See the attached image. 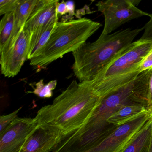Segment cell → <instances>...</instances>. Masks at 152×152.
Returning a JSON list of instances; mask_svg holds the SVG:
<instances>
[{
	"mask_svg": "<svg viewBox=\"0 0 152 152\" xmlns=\"http://www.w3.org/2000/svg\"><path fill=\"white\" fill-rule=\"evenodd\" d=\"M102 99L88 83L73 80L52 104L41 107L34 119L38 126L51 128L64 138L88 122Z\"/></svg>",
	"mask_w": 152,
	"mask_h": 152,
	"instance_id": "obj_1",
	"label": "cell"
},
{
	"mask_svg": "<svg viewBox=\"0 0 152 152\" xmlns=\"http://www.w3.org/2000/svg\"><path fill=\"white\" fill-rule=\"evenodd\" d=\"M144 30H121L112 34H100L93 42L86 43L73 52V71L80 82L93 80L100 71L122 53Z\"/></svg>",
	"mask_w": 152,
	"mask_h": 152,
	"instance_id": "obj_2",
	"label": "cell"
},
{
	"mask_svg": "<svg viewBox=\"0 0 152 152\" xmlns=\"http://www.w3.org/2000/svg\"><path fill=\"white\" fill-rule=\"evenodd\" d=\"M152 51V41L139 39L98 73L93 80L86 82L102 99L136 79L139 67Z\"/></svg>",
	"mask_w": 152,
	"mask_h": 152,
	"instance_id": "obj_3",
	"label": "cell"
},
{
	"mask_svg": "<svg viewBox=\"0 0 152 152\" xmlns=\"http://www.w3.org/2000/svg\"><path fill=\"white\" fill-rule=\"evenodd\" d=\"M102 25L83 18L58 22L40 56L31 59L30 65L37 71L45 68L65 55L74 52L94 34Z\"/></svg>",
	"mask_w": 152,
	"mask_h": 152,
	"instance_id": "obj_4",
	"label": "cell"
},
{
	"mask_svg": "<svg viewBox=\"0 0 152 152\" xmlns=\"http://www.w3.org/2000/svg\"><path fill=\"white\" fill-rule=\"evenodd\" d=\"M151 70L142 72L136 79L103 98L86 124H109L107 121L114 113L125 106L140 105L148 109V91Z\"/></svg>",
	"mask_w": 152,
	"mask_h": 152,
	"instance_id": "obj_5",
	"label": "cell"
},
{
	"mask_svg": "<svg viewBox=\"0 0 152 152\" xmlns=\"http://www.w3.org/2000/svg\"><path fill=\"white\" fill-rule=\"evenodd\" d=\"M140 1L106 0L96 4L97 10L104 17V26L101 34H110L112 32L133 19L148 16L146 13L136 6Z\"/></svg>",
	"mask_w": 152,
	"mask_h": 152,
	"instance_id": "obj_6",
	"label": "cell"
},
{
	"mask_svg": "<svg viewBox=\"0 0 152 152\" xmlns=\"http://www.w3.org/2000/svg\"><path fill=\"white\" fill-rule=\"evenodd\" d=\"M152 118L149 112L144 113L117 128L94 146L83 152H121L132 138Z\"/></svg>",
	"mask_w": 152,
	"mask_h": 152,
	"instance_id": "obj_7",
	"label": "cell"
},
{
	"mask_svg": "<svg viewBox=\"0 0 152 152\" xmlns=\"http://www.w3.org/2000/svg\"><path fill=\"white\" fill-rule=\"evenodd\" d=\"M37 126L34 118H16L0 134V152H20Z\"/></svg>",
	"mask_w": 152,
	"mask_h": 152,
	"instance_id": "obj_8",
	"label": "cell"
},
{
	"mask_svg": "<svg viewBox=\"0 0 152 152\" xmlns=\"http://www.w3.org/2000/svg\"><path fill=\"white\" fill-rule=\"evenodd\" d=\"M31 35L23 28L14 46L7 53L1 55V71L5 77L10 78L17 75L28 58Z\"/></svg>",
	"mask_w": 152,
	"mask_h": 152,
	"instance_id": "obj_9",
	"label": "cell"
},
{
	"mask_svg": "<svg viewBox=\"0 0 152 152\" xmlns=\"http://www.w3.org/2000/svg\"><path fill=\"white\" fill-rule=\"evenodd\" d=\"M51 128L38 126L29 136L20 152H50L62 139Z\"/></svg>",
	"mask_w": 152,
	"mask_h": 152,
	"instance_id": "obj_10",
	"label": "cell"
},
{
	"mask_svg": "<svg viewBox=\"0 0 152 152\" xmlns=\"http://www.w3.org/2000/svg\"><path fill=\"white\" fill-rule=\"evenodd\" d=\"M58 0H38L24 29L31 34L58 17L56 7Z\"/></svg>",
	"mask_w": 152,
	"mask_h": 152,
	"instance_id": "obj_11",
	"label": "cell"
},
{
	"mask_svg": "<svg viewBox=\"0 0 152 152\" xmlns=\"http://www.w3.org/2000/svg\"><path fill=\"white\" fill-rule=\"evenodd\" d=\"M38 0H19L14 12V26L13 33L8 45L1 55L7 53L15 45L21 31L29 19Z\"/></svg>",
	"mask_w": 152,
	"mask_h": 152,
	"instance_id": "obj_12",
	"label": "cell"
},
{
	"mask_svg": "<svg viewBox=\"0 0 152 152\" xmlns=\"http://www.w3.org/2000/svg\"><path fill=\"white\" fill-rule=\"evenodd\" d=\"M58 17L31 34L27 59H31L40 56L48 42L53 30L58 22Z\"/></svg>",
	"mask_w": 152,
	"mask_h": 152,
	"instance_id": "obj_13",
	"label": "cell"
},
{
	"mask_svg": "<svg viewBox=\"0 0 152 152\" xmlns=\"http://www.w3.org/2000/svg\"><path fill=\"white\" fill-rule=\"evenodd\" d=\"M152 131V118L135 135L121 152H148Z\"/></svg>",
	"mask_w": 152,
	"mask_h": 152,
	"instance_id": "obj_14",
	"label": "cell"
},
{
	"mask_svg": "<svg viewBox=\"0 0 152 152\" xmlns=\"http://www.w3.org/2000/svg\"><path fill=\"white\" fill-rule=\"evenodd\" d=\"M148 112L146 107L140 105L125 106L113 114L107 121L119 126Z\"/></svg>",
	"mask_w": 152,
	"mask_h": 152,
	"instance_id": "obj_15",
	"label": "cell"
},
{
	"mask_svg": "<svg viewBox=\"0 0 152 152\" xmlns=\"http://www.w3.org/2000/svg\"><path fill=\"white\" fill-rule=\"evenodd\" d=\"M14 12L3 16L0 22V53L7 48L11 39L14 26Z\"/></svg>",
	"mask_w": 152,
	"mask_h": 152,
	"instance_id": "obj_16",
	"label": "cell"
},
{
	"mask_svg": "<svg viewBox=\"0 0 152 152\" xmlns=\"http://www.w3.org/2000/svg\"><path fill=\"white\" fill-rule=\"evenodd\" d=\"M57 84L56 80L51 81L47 84L43 83V80H41L35 84V88L31 93L42 98H48L53 95L52 91L55 90Z\"/></svg>",
	"mask_w": 152,
	"mask_h": 152,
	"instance_id": "obj_17",
	"label": "cell"
},
{
	"mask_svg": "<svg viewBox=\"0 0 152 152\" xmlns=\"http://www.w3.org/2000/svg\"><path fill=\"white\" fill-rule=\"evenodd\" d=\"M19 0H1L0 15H5L10 12H15Z\"/></svg>",
	"mask_w": 152,
	"mask_h": 152,
	"instance_id": "obj_18",
	"label": "cell"
},
{
	"mask_svg": "<svg viewBox=\"0 0 152 152\" xmlns=\"http://www.w3.org/2000/svg\"><path fill=\"white\" fill-rule=\"evenodd\" d=\"M22 107L7 115L0 116V134L16 119Z\"/></svg>",
	"mask_w": 152,
	"mask_h": 152,
	"instance_id": "obj_19",
	"label": "cell"
},
{
	"mask_svg": "<svg viewBox=\"0 0 152 152\" xmlns=\"http://www.w3.org/2000/svg\"><path fill=\"white\" fill-rule=\"evenodd\" d=\"M149 21L144 26V32L140 39L146 41H152V14H148Z\"/></svg>",
	"mask_w": 152,
	"mask_h": 152,
	"instance_id": "obj_20",
	"label": "cell"
},
{
	"mask_svg": "<svg viewBox=\"0 0 152 152\" xmlns=\"http://www.w3.org/2000/svg\"><path fill=\"white\" fill-rule=\"evenodd\" d=\"M152 69V51L146 56L139 67L140 73Z\"/></svg>",
	"mask_w": 152,
	"mask_h": 152,
	"instance_id": "obj_21",
	"label": "cell"
},
{
	"mask_svg": "<svg viewBox=\"0 0 152 152\" xmlns=\"http://www.w3.org/2000/svg\"><path fill=\"white\" fill-rule=\"evenodd\" d=\"M67 10V14L68 15L63 18V21H68L72 20V18L75 15V5L73 1H69L66 2Z\"/></svg>",
	"mask_w": 152,
	"mask_h": 152,
	"instance_id": "obj_22",
	"label": "cell"
},
{
	"mask_svg": "<svg viewBox=\"0 0 152 152\" xmlns=\"http://www.w3.org/2000/svg\"><path fill=\"white\" fill-rule=\"evenodd\" d=\"M152 107V69L149 77L148 83V110H149Z\"/></svg>",
	"mask_w": 152,
	"mask_h": 152,
	"instance_id": "obj_23",
	"label": "cell"
},
{
	"mask_svg": "<svg viewBox=\"0 0 152 152\" xmlns=\"http://www.w3.org/2000/svg\"><path fill=\"white\" fill-rule=\"evenodd\" d=\"M56 12L58 16L59 15H64L67 14L66 3L64 1L60 3H58L56 7Z\"/></svg>",
	"mask_w": 152,
	"mask_h": 152,
	"instance_id": "obj_24",
	"label": "cell"
},
{
	"mask_svg": "<svg viewBox=\"0 0 152 152\" xmlns=\"http://www.w3.org/2000/svg\"><path fill=\"white\" fill-rule=\"evenodd\" d=\"M148 152H152V131L151 134V139H150V144H149V148Z\"/></svg>",
	"mask_w": 152,
	"mask_h": 152,
	"instance_id": "obj_25",
	"label": "cell"
}]
</instances>
